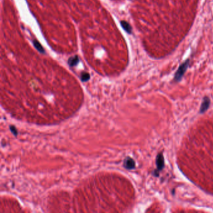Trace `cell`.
Returning <instances> with one entry per match:
<instances>
[{"label": "cell", "mask_w": 213, "mask_h": 213, "mask_svg": "<svg viewBox=\"0 0 213 213\" xmlns=\"http://www.w3.org/2000/svg\"><path fill=\"white\" fill-rule=\"evenodd\" d=\"M189 64H190V59L189 58H187L179 65V66L178 67L174 76L173 80L174 82H178L181 81L182 77L184 76V74L187 70V68L189 67Z\"/></svg>", "instance_id": "cell-1"}, {"label": "cell", "mask_w": 213, "mask_h": 213, "mask_svg": "<svg viewBox=\"0 0 213 213\" xmlns=\"http://www.w3.org/2000/svg\"><path fill=\"white\" fill-rule=\"evenodd\" d=\"M156 163L157 168L153 171L152 174L155 177H158L159 176V172L162 171L164 167V158L162 153L161 152L157 155L156 159Z\"/></svg>", "instance_id": "cell-2"}, {"label": "cell", "mask_w": 213, "mask_h": 213, "mask_svg": "<svg viewBox=\"0 0 213 213\" xmlns=\"http://www.w3.org/2000/svg\"><path fill=\"white\" fill-rule=\"evenodd\" d=\"M210 104H211L210 99H209L208 97L205 96V97L203 98L202 104H201V105L200 109H199V112H200L201 114L204 113V112L208 109V108L209 107Z\"/></svg>", "instance_id": "cell-3"}, {"label": "cell", "mask_w": 213, "mask_h": 213, "mask_svg": "<svg viewBox=\"0 0 213 213\" xmlns=\"http://www.w3.org/2000/svg\"><path fill=\"white\" fill-rule=\"evenodd\" d=\"M123 166L126 169H133L136 167V164L135 161L131 157H127L124 160L123 162Z\"/></svg>", "instance_id": "cell-4"}, {"label": "cell", "mask_w": 213, "mask_h": 213, "mask_svg": "<svg viewBox=\"0 0 213 213\" xmlns=\"http://www.w3.org/2000/svg\"><path fill=\"white\" fill-rule=\"evenodd\" d=\"M121 24L122 26V27H123V29L129 34H131L132 32V27L131 26V25L126 22V21H121Z\"/></svg>", "instance_id": "cell-5"}, {"label": "cell", "mask_w": 213, "mask_h": 213, "mask_svg": "<svg viewBox=\"0 0 213 213\" xmlns=\"http://www.w3.org/2000/svg\"><path fill=\"white\" fill-rule=\"evenodd\" d=\"M79 62V58L77 56H75L73 57H70L68 59V64H69V66H76L77 63Z\"/></svg>", "instance_id": "cell-6"}, {"label": "cell", "mask_w": 213, "mask_h": 213, "mask_svg": "<svg viewBox=\"0 0 213 213\" xmlns=\"http://www.w3.org/2000/svg\"><path fill=\"white\" fill-rule=\"evenodd\" d=\"M33 44H34V47L41 52H44V49L43 47H42V46L40 44V43L36 41V40H34L33 41Z\"/></svg>", "instance_id": "cell-7"}, {"label": "cell", "mask_w": 213, "mask_h": 213, "mask_svg": "<svg viewBox=\"0 0 213 213\" xmlns=\"http://www.w3.org/2000/svg\"><path fill=\"white\" fill-rule=\"evenodd\" d=\"M89 78H90V75L87 72H84L81 74V79L83 82L88 81L89 79Z\"/></svg>", "instance_id": "cell-8"}, {"label": "cell", "mask_w": 213, "mask_h": 213, "mask_svg": "<svg viewBox=\"0 0 213 213\" xmlns=\"http://www.w3.org/2000/svg\"><path fill=\"white\" fill-rule=\"evenodd\" d=\"M10 129H11V131L14 134V135H17V130H16V127H14V126H11L10 127Z\"/></svg>", "instance_id": "cell-9"}]
</instances>
